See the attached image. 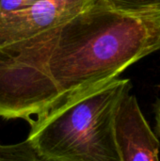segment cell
I'll list each match as a JSON object with an SVG mask.
<instances>
[{
    "instance_id": "3957f363",
    "label": "cell",
    "mask_w": 160,
    "mask_h": 161,
    "mask_svg": "<svg viewBox=\"0 0 160 161\" xmlns=\"http://www.w3.org/2000/svg\"><path fill=\"white\" fill-rule=\"evenodd\" d=\"M94 0H40L20 11L0 15V45L58 28Z\"/></svg>"
},
{
    "instance_id": "6da1fadb",
    "label": "cell",
    "mask_w": 160,
    "mask_h": 161,
    "mask_svg": "<svg viewBox=\"0 0 160 161\" xmlns=\"http://www.w3.org/2000/svg\"><path fill=\"white\" fill-rule=\"evenodd\" d=\"M157 50L159 25L94 0L58 28L0 45V80L17 85L54 82L63 99L118 78Z\"/></svg>"
},
{
    "instance_id": "52a82bcc",
    "label": "cell",
    "mask_w": 160,
    "mask_h": 161,
    "mask_svg": "<svg viewBox=\"0 0 160 161\" xmlns=\"http://www.w3.org/2000/svg\"><path fill=\"white\" fill-rule=\"evenodd\" d=\"M40 0H0V15L25 9Z\"/></svg>"
},
{
    "instance_id": "8992f818",
    "label": "cell",
    "mask_w": 160,
    "mask_h": 161,
    "mask_svg": "<svg viewBox=\"0 0 160 161\" xmlns=\"http://www.w3.org/2000/svg\"><path fill=\"white\" fill-rule=\"evenodd\" d=\"M0 161H50L42 158L27 140L14 144L0 143Z\"/></svg>"
},
{
    "instance_id": "5b68a950",
    "label": "cell",
    "mask_w": 160,
    "mask_h": 161,
    "mask_svg": "<svg viewBox=\"0 0 160 161\" xmlns=\"http://www.w3.org/2000/svg\"><path fill=\"white\" fill-rule=\"evenodd\" d=\"M109 8L160 25V0H103Z\"/></svg>"
},
{
    "instance_id": "ba28073f",
    "label": "cell",
    "mask_w": 160,
    "mask_h": 161,
    "mask_svg": "<svg viewBox=\"0 0 160 161\" xmlns=\"http://www.w3.org/2000/svg\"><path fill=\"white\" fill-rule=\"evenodd\" d=\"M155 118H156V132L160 137V99H158L154 105Z\"/></svg>"
},
{
    "instance_id": "7a4b0ae2",
    "label": "cell",
    "mask_w": 160,
    "mask_h": 161,
    "mask_svg": "<svg viewBox=\"0 0 160 161\" xmlns=\"http://www.w3.org/2000/svg\"><path fill=\"white\" fill-rule=\"evenodd\" d=\"M127 78L72 93L33 121L27 141L50 161H121L115 137L119 105L131 91Z\"/></svg>"
},
{
    "instance_id": "277c9868",
    "label": "cell",
    "mask_w": 160,
    "mask_h": 161,
    "mask_svg": "<svg viewBox=\"0 0 160 161\" xmlns=\"http://www.w3.org/2000/svg\"><path fill=\"white\" fill-rule=\"evenodd\" d=\"M115 137L121 161H160L159 141L130 92L119 105Z\"/></svg>"
}]
</instances>
